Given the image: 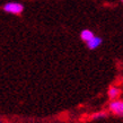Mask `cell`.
Listing matches in <instances>:
<instances>
[{"mask_svg": "<svg viewBox=\"0 0 123 123\" xmlns=\"http://www.w3.org/2000/svg\"><path fill=\"white\" fill-rule=\"evenodd\" d=\"M2 9L8 14L19 15L24 10V6L22 4H19V2H16V1H9V2H7V4H5L2 6Z\"/></svg>", "mask_w": 123, "mask_h": 123, "instance_id": "obj_1", "label": "cell"}, {"mask_svg": "<svg viewBox=\"0 0 123 123\" xmlns=\"http://www.w3.org/2000/svg\"><path fill=\"white\" fill-rule=\"evenodd\" d=\"M110 110L114 114L123 116V101H113L110 103Z\"/></svg>", "mask_w": 123, "mask_h": 123, "instance_id": "obj_2", "label": "cell"}, {"mask_svg": "<svg viewBox=\"0 0 123 123\" xmlns=\"http://www.w3.org/2000/svg\"><path fill=\"white\" fill-rule=\"evenodd\" d=\"M101 44H102V38L98 37V36H94L90 41L87 42V46H88V49H90V50H95V49H97Z\"/></svg>", "mask_w": 123, "mask_h": 123, "instance_id": "obj_3", "label": "cell"}, {"mask_svg": "<svg viewBox=\"0 0 123 123\" xmlns=\"http://www.w3.org/2000/svg\"><path fill=\"white\" fill-rule=\"evenodd\" d=\"M94 36H95V35H94V33L90 30H84V31H81V33H80V37H81L82 41H85V42L90 41Z\"/></svg>", "mask_w": 123, "mask_h": 123, "instance_id": "obj_4", "label": "cell"}, {"mask_svg": "<svg viewBox=\"0 0 123 123\" xmlns=\"http://www.w3.org/2000/svg\"><path fill=\"white\" fill-rule=\"evenodd\" d=\"M120 89L117 88V87H114V86H111L110 88H108V97L111 98V99H115L116 97H119L120 95Z\"/></svg>", "mask_w": 123, "mask_h": 123, "instance_id": "obj_5", "label": "cell"}, {"mask_svg": "<svg viewBox=\"0 0 123 123\" xmlns=\"http://www.w3.org/2000/svg\"><path fill=\"white\" fill-rule=\"evenodd\" d=\"M106 115V114H105L104 112L103 113H97V114H95V115H94V117H99V116H105Z\"/></svg>", "mask_w": 123, "mask_h": 123, "instance_id": "obj_6", "label": "cell"}, {"mask_svg": "<svg viewBox=\"0 0 123 123\" xmlns=\"http://www.w3.org/2000/svg\"><path fill=\"white\" fill-rule=\"evenodd\" d=\"M122 1H123V0H122Z\"/></svg>", "mask_w": 123, "mask_h": 123, "instance_id": "obj_7", "label": "cell"}]
</instances>
